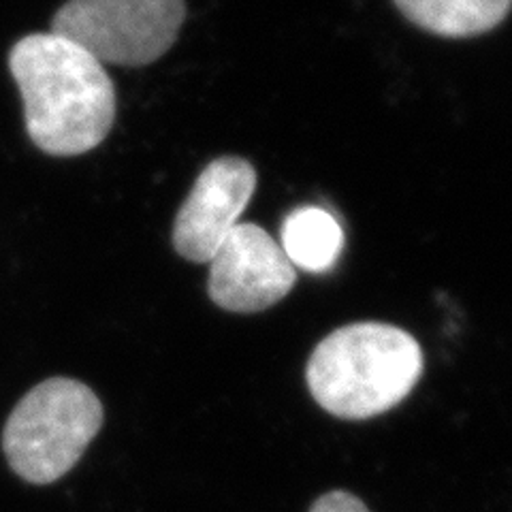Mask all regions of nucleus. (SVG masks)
I'll list each match as a JSON object with an SVG mask.
<instances>
[{"label":"nucleus","instance_id":"f257e3e1","mask_svg":"<svg viewBox=\"0 0 512 512\" xmlns=\"http://www.w3.org/2000/svg\"><path fill=\"white\" fill-rule=\"evenodd\" d=\"M9 69L26 133L41 152L79 156L105 141L116 120V88L94 56L54 32H35L11 47Z\"/></svg>","mask_w":512,"mask_h":512},{"label":"nucleus","instance_id":"f03ea898","mask_svg":"<svg viewBox=\"0 0 512 512\" xmlns=\"http://www.w3.org/2000/svg\"><path fill=\"white\" fill-rule=\"evenodd\" d=\"M423 374V350L404 329L352 323L335 329L308 359L316 404L344 421H365L404 402Z\"/></svg>","mask_w":512,"mask_h":512},{"label":"nucleus","instance_id":"6e6552de","mask_svg":"<svg viewBox=\"0 0 512 512\" xmlns=\"http://www.w3.org/2000/svg\"><path fill=\"white\" fill-rule=\"evenodd\" d=\"M280 246L297 269L323 274L344 248V231L338 218L320 207H299L282 224Z\"/></svg>","mask_w":512,"mask_h":512},{"label":"nucleus","instance_id":"39448f33","mask_svg":"<svg viewBox=\"0 0 512 512\" xmlns=\"http://www.w3.org/2000/svg\"><path fill=\"white\" fill-rule=\"evenodd\" d=\"M297 269L259 224L239 222L210 259L207 293L218 308L237 314L263 312L293 291Z\"/></svg>","mask_w":512,"mask_h":512},{"label":"nucleus","instance_id":"7ed1b4c3","mask_svg":"<svg viewBox=\"0 0 512 512\" xmlns=\"http://www.w3.org/2000/svg\"><path fill=\"white\" fill-rule=\"evenodd\" d=\"M103 427V404L84 382L50 378L13 408L3 431L11 470L32 485L69 474Z\"/></svg>","mask_w":512,"mask_h":512},{"label":"nucleus","instance_id":"0eeeda50","mask_svg":"<svg viewBox=\"0 0 512 512\" xmlns=\"http://www.w3.org/2000/svg\"><path fill=\"white\" fill-rule=\"evenodd\" d=\"M404 18L431 35L468 39L498 28L512 0H393Z\"/></svg>","mask_w":512,"mask_h":512},{"label":"nucleus","instance_id":"1a4fd4ad","mask_svg":"<svg viewBox=\"0 0 512 512\" xmlns=\"http://www.w3.org/2000/svg\"><path fill=\"white\" fill-rule=\"evenodd\" d=\"M310 512H370V508L348 491H329L320 495Z\"/></svg>","mask_w":512,"mask_h":512},{"label":"nucleus","instance_id":"423d86ee","mask_svg":"<svg viewBox=\"0 0 512 512\" xmlns=\"http://www.w3.org/2000/svg\"><path fill=\"white\" fill-rule=\"evenodd\" d=\"M259 175L250 160L222 156L212 160L192 186L173 224V248L186 261L210 263L250 203Z\"/></svg>","mask_w":512,"mask_h":512},{"label":"nucleus","instance_id":"20e7f679","mask_svg":"<svg viewBox=\"0 0 512 512\" xmlns=\"http://www.w3.org/2000/svg\"><path fill=\"white\" fill-rule=\"evenodd\" d=\"M184 20V0H69L52 32L101 64L146 67L171 50Z\"/></svg>","mask_w":512,"mask_h":512}]
</instances>
